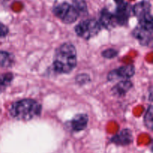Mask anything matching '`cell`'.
Here are the masks:
<instances>
[{
	"instance_id": "1",
	"label": "cell",
	"mask_w": 153,
	"mask_h": 153,
	"mask_svg": "<svg viewBox=\"0 0 153 153\" xmlns=\"http://www.w3.org/2000/svg\"><path fill=\"white\" fill-rule=\"evenodd\" d=\"M77 64V53L75 46L65 43L58 48L54 58V70L58 73H70Z\"/></svg>"
},
{
	"instance_id": "2",
	"label": "cell",
	"mask_w": 153,
	"mask_h": 153,
	"mask_svg": "<svg viewBox=\"0 0 153 153\" xmlns=\"http://www.w3.org/2000/svg\"><path fill=\"white\" fill-rule=\"evenodd\" d=\"M42 107L35 100L25 99L13 102L9 108L10 115L17 120L29 121L37 117Z\"/></svg>"
},
{
	"instance_id": "3",
	"label": "cell",
	"mask_w": 153,
	"mask_h": 153,
	"mask_svg": "<svg viewBox=\"0 0 153 153\" xmlns=\"http://www.w3.org/2000/svg\"><path fill=\"white\" fill-rule=\"evenodd\" d=\"M101 29L99 21L93 19H85L79 22L75 27V31L79 37L85 40H89L95 37Z\"/></svg>"
},
{
	"instance_id": "4",
	"label": "cell",
	"mask_w": 153,
	"mask_h": 153,
	"mask_svg": "<svg viewBox=\"0 0 153 153\" xmlns=\"http://www.w3.org/2000/svg\"><path fill=\"white\" fill-rule=\"evenodd\" d=\"M53 13L58 19L66 24L73 23L80 16L76 8L67 2L60 3L55 6Z\"/></svg>"
},
{
	"instance_id": "5",
	"label": "cell",
	"mask_w": 153,
	"mask_h": 153,
	"mask_svg": "<svg viewBox=\"0 0 153 153\" xmlns=\"http://www.w3.org/2000/svg\"><path fill=\"white\" fill-rule=\"evenodd\" d=\"M132 11L138 19L139 24L153 26V19L151 13V4L149 1H142L133 7Z\"/></svg>"
},
{
	"instance_id": "6",
	"label": "cell",
	"mask_w": 153,
	"mask_h": 153,
	"mask_svg": "<svg viewBox=\"0 0 153 153\" xmlns=\"http://www.w3.org/2000/svg\"><path fill=\"white\" fill-rule=\"evenodd\" d=\"M117 4V9L114 15L117 24L125 25L127 23L131 14V9L130 5L125 0H114Z\"/></svg>"
},
{
	"instance_id": "7",
	"label": "cell",
	"mask_w": 153,
	"mask_h": 153,
	"mask_svg": "<svg viewBox=\"0 0 153 153\" xmlns=\"http://www.w3.org/2000/svg\"><path fill=\"white\" fill-rule=\"evenodd\" d=\"M153 28L139 25L133 31V37H135L141 45L148 46L152 41Z\"/></svg>"
},
{
	"instance_id": "8",
	"label": "cell",
	"mask_w": 153,
	"mask_h": 153,
	"mask_svg": "<svg viewBox=\"0 0 153 153\" xmlns=\"http://www.w3.org/2000/svg\"><path fill=\"white\" fill-rule=\"evenodd\" d=\"M134 73H135V68L133 65L122 66L116 70L111 71L108 76V79L111 82L119 79L128 80L134 76Z\"/></svg>"
},
{
	"instance_id": "9",
	"label": "cell",
	"mask_w": 153,
	"mask_h": 153,
	"mask_svg": "<svg viewBox=\"0 0 153 153\" xmlns=\"http://www.w3.org/2000/svg\"><path fill=\"white\" fill-rule=\"evenodd\" d=\"M133 140V136L131 131L128 129H123L120 133L114 136L111 141L119 146H126L130 144Z\"/></svg>"
},
{
	"instance_id": "10",
	"label": "cell",
	"mask_w": 153,
	"mask_h": 153,
	"mask_svg": "<svg viewBox=\"0 0 153 153\" xmlns=\"http://www.w3.org/2000/svg\"><path fill=\"white\" fill-rule=\"evenodd\" d=\"M88 123V115L86 114H76L70 121V126L73 131H80L86 128Z\"/></svg>"
},
{
	"instance_id": "11",
	"label": "cell",
	"mask_w": 153,
	"mask_h": 153,
	"mask_svg": "<svg viewBox=\"0 0 153 153\" xmlns=\"http://www.w3.org/2000/svg\"><path fill=\"white\" fill-rule=\"evenodd\" d=\"M99 22L101 26H103L107 29H111V28L115 27L116 25H117L114 15L109 12L107 9H104L101 11Z\"/></svg>"
},
{
	"instance_id": "12",
	"label": "cell",
	"mask_w": 153,
	"mask_h": 153,
	"mask_svg": "<svg viewBox=\"0 0 153 153\" xmlns=\"http://www.w3.org/2000/svg\"><path fill=\"white\" fill-rule=\"evenodd\" d=\"M132 83L128 80H123L120 82L112 88L111 93L117 97H123L132 88Z\"/></svg>"
},
{
	"instance_id": "13",
	"label": "cell",
	"mask_w": 153,
	"mask_h": 153,
	"mask_svg": "<svg viewBox=\"0 0 153 153\" xmlns=\"http://www.w3.org/2000/svg\"><path fill=\"white\" fill-rule=\"evenodd\" d=\"M14 63V58L13 55L7 52L0 51V67H11Z\"/></svg>"
},
{
	"instance_id": "14",
	"label": "cell",
	"mask_w": 153,
	"mask_h": 153,
	"mask_svg": "<svg viewBox=\"0 0 153 153\" xmlns=\"http://www.w3.org/2000/svg\"><path fill=\"white\" fill-rule=\"evenodd\" d=\"M13 79V75L10 73L0 75V93H2Z\"/></svg>"
},
{
	"instance_id": "15",
	"label": "cell",
	"mask_w": 153,
	"mask_h": 153,
	"mask_svg": "<svg viewBox=\"0 0 153 153\" xmlns=\"http://www.w3.org/2000/svg\"><path fill=\"white\" fill-rule=\"evenodd\" d=\"M72 5L77 10L79 16L88 13V5L85 0H73Z\"/></svg>"
},
{
	"instance_id": "16",
	"label": "cell",
	"mask_w": 153,
	"mask_h": 153,
	"mask_svg": "<svg viewBox=\"0 0 153 153\" xmlns=\"http://www.w3.org/2000/svg\"><path fill=\"white\" fill-rule=\"evenodd\" d=\"M153 111L152 106L150 105L146 110V114L144 116V123L146 127L149 130H152L153 126Z\"/></svg>"
},
{
	"instance_id": "17",
	"label": "cell",
	"mask_w": 153,
	"mask_h": 153,
	"mask_svg": "<svg viewBox=\"0 0 153 153\" xmlns=\"http://www.w3.org/2000/svg\"><path fill=\"white\" fill-rule=\"evenodd\" d=\"M117 51L115 50L114 49H108L106 50L103 51L102 55L104 58H108V59H111V58H115L117 55Z\"/></svg>"
},
{
	"instance_id": "18",
	"label": "cell",
	"mask_w": 153,
	"mask_h": 153,
	"mask_svg": "<svg viewBox=\"0 0 153 153\" xmlns=\"http://www.w3.org/2000/svg\"><path fill=\"white\" fill-rule=\"evenodd\" d=\"M88 81H89V76L86 74L79 75L76 77V82H77V83L81 84V85L86 84L87 82H88Z\"/></svg>"
},
{
	"instance_id": "19",
	"label": "cell",
	"mask_w": 153,
	"mask_h": 153,
	"mask_svg": "<svg viewBox=\"0 0 153 153\" xmlns=\"http://www.w3.org/2000/svg\"><path fill=\"white\" fill-rule=\"evenodd\" d=\"M8 28L4 24L0 22V37H4L8 34Z\"/></svg>"
}]
</instances>
